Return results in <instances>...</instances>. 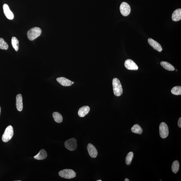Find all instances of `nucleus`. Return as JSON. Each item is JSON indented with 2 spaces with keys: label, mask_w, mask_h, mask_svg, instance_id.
<instances>
[{
  "label": "nucleus",
  "mask_w": 181,
  "mask_h": 181,
  "mask_svg": "<svg viewBox=\"0 0 181 181\" xmlns=\"http://www.w3.org/2000/svg\"><path fill=\"white\" fill-rule=\"evenodd\" d=\"M112 85L114 94L117 96H120L123 93V89L120 81L117 78L113 79Z\"/></svg>",
  "instance_id": "f257e3e1"
},
{
  "label": "nucleus",
  "mask_w": 181,
  "mask_h": 181,
  "mask_svg": "<svg viewBox=\"0 0 181 181\" xmlns=\"http://www.w3.org/2000/svg\"><path fill=\"white\" fill-rule=\"evenodd\" d=\"M41 30L38 27H34L30 29L27 32V36L30 40L33 41L41 35Z\"/></svg>",
  "instance_id": "f03ea898"
},
{
  "label": "nucleus",
  "mask_w": 181,
  "mask_h": 181,
  "mask_svg": "<svg viewBox=\"0 0 181 181\" xmlns=\"http://www.w3.org/2000/svg\"><path fill=\"white\" fill-rule=\"evenodd\" d=\"M13 135V130L12 126H9L6 127L4 132L2 140L4 142H8L12 138Z\"/></svg>",
  "instance_id": "7ed1b4c3"
},
{
  "label": "nucleus",
  "mask_w": 181,
  "mask_h": 181,
  "mask_svg": "<svg viewBox=\"0 0 181 181\" xmlns=\"http://www.w3.org/2000/svg\"><path fill=\"white\" fill-rule=\"evenodd\" d=\"M76 173L71 169H64L59 172L60 177L66 179H71L76 177Z\"/></svg>",
  "instance_id": "20e7f679"
},
{
  "label": "nucleus",
  "mask_w": 181,
  "mask_h": 181,
  "mask_svg": "<svg viewBox=\"0 0 181 181\" xmlns=\"http://www.w3.org/2000/svg\"><path fill=\"white\" fill-rule=\"evenodd\" d=\"M159 134L161 137L165 139L168 136L169 131L168 125L164 122L161 123L159 126Z\"/></svg>",
  "instance_id": "39448f33"
},
{
  "label": "nucleus",
  "mask_w": 181,
  "mask_h": 181,
  "mask_svg": "<svg viewBox=\"0 0 181 181\" xmlns=\"http://www.w3.org/2000/svg\"><path fill=\"white\" fill-rule=\"evenodd\" d=\"M65 147L69 151H73L77 148V141L74 138H72L66 141L64 143Z\"/></svg>",
  "instance_id": "423d86ee"
},
{
  "label": "nucleus",
  "mask_w": 181,
  "mask_h": 181,
  "mask_svg": "<svg viewBox=\"0 0 181 181\" xmlns=\"http://www.w3.org/2000/svg\"><path fill=\"white\" fill-rule=\"evenodd\" d=\"M120 10L121 13L123 16H128L131 12L130 6L126 2H123L120 6Z\"/></svg>",
  "instance_id": "0eeeda50"
},
{
  "label": "nucleus",
  "mask_w": 181,
  "mask_h": 181,
  "mask_svg": "<svg viewBox=\"0 0 181 181\" xmlns=\"http://www.w3.org/2000/svg\"><path fill=\"white\" fill-rule=\"evenodd\" d=\"M125 67L129 70H137L139 69L137 64L133 60L128 59L126 60L124 62Z\"/></svg>",
  "instance_id": "6e6552de"
},
{
  "label": "nucleus",
  "mask_w": 181,
  "mask_h": 181,
  "mask_svg": "<svg viewBox=\"0 0 181 181\" xmlns=\"http://www.w3.org/2000/svg\"><path fill=\"white\" fill-rule=\"evenodd\" d=\"M87 150L90 157L95 158L98 155V151L95 146L92 144L89 143L87 146Z\"/></svg>",
  "instance_id": "1a4fd4ad"
},
{
  "label": "nucleus",
  "mask_w": 181,
  "mask_h": 181,
  "mask_svg": "<svg viewBox=\"0 0 181 181\" xmlns=\"http://www.w3.org/2000/svg\"><path fill=\"white\" fill-rule=\"evenodd\" d=\"M148 42L150 45L154 49L159 52H162V48L161 46L157 42L151 38H148Z\"/></svg>",
  "instance_id": "9d476101"
},
{
  "label": "nucleus",
  "mask_w": 181,
  "mask_h": 181,
  "mask_svg": "<svg viewBox=\"0 0 181 181\" xmlns=\"http://www.w3.org/2000/svg\"><path fill=\"white\" fill-rule=\"evenodd\" d=\"M3 8L4 13L6 17L9 20H13L14 18V15L12 11L10 10L8 5L6 4H4Z\"/></svg>",
  "instance_id": "9b49d317"
},
{
  "label": "nucleus",
  "mask_w": 181,
  "mask_h": 181,
  "mask_svg": "<svg viewBox=\"0 0 181 181\" xmlns=\"http://www.w3.org/2000/svg\"><path fill=\"white\" fill-rule=\"evenodd\" d=\"M16 105L17 110L21 111L23 109V98L22 95L19 94L17 95L16 98Z\"/></svg>",
  "instance_id": "f8f14e48"
},
{
  "label": "nucleus",
  "mask_w": 181,
  "mask_h": 181,
  "mask_svg": "<svg viewBox=\"0 0 181 181\" xmlns=\"http://www.w3.org/2000/svg\"><path fill=\"white\" fill-rule=\"evenodd\" d=\"M90 108L89 106H83L79 109L78 111V114L80 117H84L89 112Z\"/></svg>",
  "instance_id": "ddd939ff"
},
{
  "label": "nucleus",
  "mask_w": 181,
  "mask_h": 181,
  "mask_svg": "<svg viewBox=\"0 0 181 181\" xmlns=\"http://www.w3.org/2000/svg\"><path fill=\"white\" fill-rule=\"evenodd\" d=\"M57 80L62 85L64 86H69L72 85L71 81L64 77H59L57 79Z\"/></svg>",
  "instance_id": "4468645a"
},
{
  "label": "nucleus",
  "mask_w": 181,
  "mask_h": 181,
  "mask_svg": "<svg viewBox=\"0 0 181 181\" xmlns=\"http://www.w3.org/2000/svg\"><path fill=\"white\" fill-rule=\"evenodd\" d=\"M172 18L174 21H178L181 19V9H176L174 11L172 16Z\"/></svg>",
  "instance_id": "2eb2a0df"
},
{
  "label": "nucleus",
  "mask_w": 181,
  "mask_h": 181,
  "mask_svg": "<svg viewBox=\"0 0 181 181\" xmlns=\"http://www.w3.org/2000/svg\"><path fill=\"white\" fill-rule=\"evenodd\" d=\"M47 153L45 149H42L34 157V158L38 160H42L47 157Z\"/></svg>",
  "instance_id": "dca6fc26"
},
{
  "label": "nucleus",
  "mask_w": 181,
  "mask_h": 181,
  "mask_svg": "<svg viewBox=\"0 0 181 181\" xmlns=\"http://www.w3.org/2000/svg\"><path fill=\"white\" fill-rule=\"evenodd\" d=\"M161 66L164 68L169 71H175V69L173 65L166 62H160Z\"/></svg>",
  "instance_id": "f3484780"
},
{
  "label": "nucleus",
  "mask_w": 181,
  "mask_h": 181,
  "mask_svg": "<svg viewBox=\"0 0 181 181\" xmlns=\"http://www.w3.org/2000/svg\"><path fill=\"white\" fill-rule=\"evenodd\" d=\"M131 131L133 133L141 134L143 133V129L138 124H136L132 127Z\"/></svg>",
  "instance_id": "a211bd4d"
},
{
  "label": "nucleus",
  "mask_w": 181,
  "mask_h": 181,
  "mask_svg": "<svg viewBox=\"0 0 181 181\" xmlns=\"http://www.w3.org/2000/svg\"><path fill=\"white\" fill-rule=\"evenodd\" d=\"M53 117L55 122L60 123L62 122L63 118L60 114L58 112H54L53 113Z\"/></svg>",
  "instance_id": "6ab92c4d"
},
{
  "label": "nucleus",
  "mask_w": 181,
  "mask_h": 181,
  "mask_svg": "<svg viewBox=\"0 0 181 181\" xmlns=\"http://www.w3.org/2000/svg\"><path fill=\"white\" fill-rule=\"evenodd\" d=\"M180 168L179 162L177 160L174 161L172 165L171 169L173 172L175 174L177 173Z\"/></svg>",
  "instance_id": "aec40b11"
},
{
  "label": "nucleus",
  "mask_w": 181,
  "mask_h": 181,
  "mask_svg": "<svg viewBox=\"0 0 181 181\" xmlns=\"http://www.w3.org/2000/svg\"><path fill=\"white\" fill-rule=\"evenodd\" d=\"M18 41L16 37H13L11 38V45L15 50L17 52L18 49Z\"/></svg>",
  "instance_id": "412c9836"
},
{
  "label": "nucleus",
  "mask_w": 181,
  "mask_h": 181,
  "mask_svg": "<svg viewBox=\"0 0 181 181\" xmlns=\"http://www.w3.org/2000/svg\"><path fill=\"white\" fill-rule=\"evenodd\" d=\"M133 157L134 153L133 152H130L127 154L126 158V163L127 165H129L131 164Z\"/></svg>",
  "instance_id": "4be33fe9"
},
{
  "label": "nucleus",
  "mask_w": 181,
  "mask_h": 181,
  "mask_svg": "<svg viewBox=\"0 0 181 181\" xmlns=\"http://www.w3.org/2000/svg\"><path fill=\"white\" fill-rule=\"evenodd\" d=\"M171 93L176 95H181V87L180 86H177L173 88L171 90Z\"/></svg>",
  "instance_id": "5701e85b"
},
{
  "label": "nucleus",
  "mask_w": 181,
  "mask_h": 181,
  "mask_svg": "<svg viewBox=\"0 0 181 181\" xmlns=\"http://www.w3.org/2000/svg\"><path fill=\"white\" fill-rule=\"evenodd\" d=\"M8 44L2 38H0V49H1L7 50L8 49Z\"/></svg>",
  "instance_id": "b1692460"
},
{
  "label": "nucleus",
  "mask_w": 181,
  "mask_h": 181,
  "mask_svg": "<svg viewBox=\"0 0 181 181\" xmlns=\"http://www.w3.org/2000/svg\"><path fill=\"white\" fill-rule=\"evenodd\" d=\"M178 125L179 127L181 128V118L180 117L179 118L178 120Z\"/></svg>",
  "instance_id": "393cba45"
},
{
  "label": "nucleus",
  "mask_w": 181,
  "mask_h": 181,
  "mask_svg": "<svg viewBox=\"0 0 181 181\" xmlns=\"http://www.w3.org/2000/svg\"><path fill=\"white\" fill-rule=\"evenodd\" d=\"M125 181H129V179H128V178H126V179H125Z\"/></svg>",
  "instance_id": "a878e982"
},
{
  "label": "nucleus",
  "mask_w": 181,
  "mask_h": 181,
  "mask_svg": "<svg viewBox=\"0 0 181 181\" xmlns=\"http://www.w3.org/2000/svg\"><path fill=\"white\" fill-rule=\"evenodd\" d=\"M1 107H0V115H1Z\"/></svg>",
  "instance_id": "bb28decb"
},
{
  "label": "nucleus",
  "mask_w": 181,
  "mask_h": 181,
  "mask_svg": "<svg viewBox=\"0 0 181 181\" xmlns=\"http://www.w3.org/2000/svg\"><path fill=\"white\" fill-rule=\"evenodd\" d=\"M74 82H72V84H74Z\"/></svg>",
  "instance_id": "cd10ccee"
},
{
  "label": "nucleus",
  "mask_w": 181,
  "mask_h": 181,
  "mask_svg": "<svg viewBox=\"0 0 181 181\" xmlns=\"http://www.w3.org/2000/svg\"><path fill=\"white\" fill-rule=\"evenodd\" d=\"M97 181H102V180H97Z\"/></svg>",
  "instance_id": "c85d7f7f"
}]
</instances>
